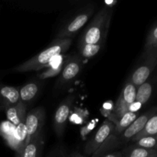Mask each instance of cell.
Returning <instances> with one entry per match:
<instances>
[{"label":"cell","mask_w":157,"mask_h":157,"mask_svg":"<svg viewBox=\"0 0 157 157\" xmlns=\"http://www.w3.org/2000/svg\"><path fill=\"white\" fill-rule=\"evenodd\" d=\"M157 66V49L144 48L141 59L127 81L136 87L147 81Z\"/></svg>","instance_id":"cell-3"},{"label":"cell","mask_w":157,"mask_h":157,"mask_svg":"<svg viewBox=\"0 0 157 157\" xmlns=\"http://www.w3.org/2000/svg\"><path fill=\"white\" fill-rule=\"evenodd\" d=\"M44 140L41 133L32 138L26 143L21 152H17L21 155V157H41L42 156Z\"/></svg>","instance_id":"cell-13"},{"label":"cell","mask_w":157,"mask_h":157,"mask_svg":"<svg viewBox=\"0 0 157 157\" xmlns=\"http://www.w3.org/2000/svg\"><path fill=\"white\" fill-rule=\"evenodd\" d=\"M45 119V110L43 107H38L32 109L26 113L25 119V127L26 136L25 144L29 140L41 133Z\"/></svg>","instance_id":"cell-7"},{"label":"cell","mask_w":157,"mask_h":157,"mask_svg":"<svg viewBox=\"0 0 157 157\" xmlns=\"http://www.w3.org/2000/svg\"><path fill=\"white\" fill-rule=\"evenodd\" d=\"M63 157H71V156H63Z\"/></svg>","instance_id":"cell-27"},{"label":"cell","mask_w":157,"mask_h":157,"mask_svg":"<svg viewBox=\"0 0 157 157\" xmlns=\"http://www.w3.org/2000/svg\"><path fill=\"white\" fill-rule=\"evenodd\" d=\"M137 87L127 81L123 87L115 105L107 119L113 124H116L127 112L129 111L131 104L136 101Z\"/></svg>","instance_id":"cell-4"},{"label":"cell","mask_w":157,"mask_h":157,"mask_svg":"<svg viewBox=\"0 0 157 157\" xmlns=\"http://www.w3.org/2000/svg\"><path fill=\"white\" fill-rule=\"evenodd\" d=\"M84 66V59L80 55H75L65 61L62 71L56 83L57 88L64 87L72 82L81 73Z\"/></svg>","instance_id":"cell-6"},{"label":"cell","mask_w":157,"mask_h":157,"mask_svg":"<svg viewBox=\"0 0 157 157\" xmlns=\"http://www.w3.org/2000/svg\"><path fill=\"white\" fill-rule=\"evenodd\" d=\"M100 157H123L122 151H111L102 155Z\"/></svg>","instance_id":"cell-23"},{"label":"cell","mask_w":157,"mask_h":157,"mask_svg":"<svg viewBox=\"0 0 157 157\" xmlns=\"http://www.w3.org/2000/svg\"><path fill=\"white\" fill-rule=\"evenodd\" d=\"M157 106L152 107L151 109L143 113L142 115L138 117L127 129L124 131V133L119 136L120 142L121 146L125 145L129 142H131L132 140L137 136L141 131L144 129L146 124L148 122L149 119L153 115V113L156 111Z\"/></svg>","instance_id":"cell-10"},{"label":"cell","mask_w":157,"mask_h":157,"mask_svg":"<svg viewBox=\"0 0 157 157\" xmlns=\"http://www.w3.org/2000/svg\"><path fill=\"white\" fill-rule=\"evenodd\" d=\"M27 108L28 107L22 103L19 102L16 105L7 107L4 110L6 112L8 121L17 127L21 124H25Z\"/></svg>","instance_id":"cell-14"},{"label":"cell","mask_w":157,"mask_h":157,"mask_svg":"<svg viewBox=\"0 0 157 157\" xmlns=\"http://www.w3.org/2000/svg\"><path fill=\"white\" fill-rule=\"evenodd\" d=\"M94 12V9L90 6L78 12L71 19L69 20L67 23L63 25V27L58 32V35H56V38L72 39V38L78 33V31L81 30L84 27V25H86L87 21L93 15Z\"/></svg>","instance_id":"cell-5"},{"label":"cell","mask_w":157,"mask_h":157,"mask_svg":"<svg viewBox=\"0 0 157 157\" xmlns=\"http://www.w3.org/2000/svg\"><path fill=\"white\" fill-rule=\"evenodd\" d=\"M71 157H84V156H83L82 155L79 154V153H75V154H74L73 156H71Z\"/></svg>","instance_id":"cell-24"},{"label":"cell","mask_w":157,"mask_h":157,"mask_svg":"<svg viewBox=\"0 0 157 157\" xmlns=\"http://www.w3.org/2000/svg\"><path fill=\"white\" fill-rule=\"evenodd\" d=\"M122 151L123 157H149L157 154L156 150H147L136 146L132 145L125 147Z\"/></svg>","instance_id":"cell-17"},{"label":"cell","mask_w":157,"mask_h":157,"mask_svg":"<svg viewBox=\"0 0 157 157\" xmlns=\"http://www.w3.org/2000/svg\"><path fill=\"white\" fill-rule=\"evenodd\" d=\"M64 63H65V61H61L59 64H55V65L52 66V67H48L44 72H42L41 74H39L38 75V78H40V80H44L46 78H52V77L58 75L62 71Z\"/></svg>","instance_id":"cell-21"},{"label":"cell","mask_w":157,"mask_h":157,"mask_svg":"<svg viewBox=\"0 0 157 157\" xmlns=\"http://www.w3.org/2000/svg\"><path fill=\"white\" fill-rule=\"evenodd\" d=\"M71 43L72 39L70 38H66V39L55 38L44 50L15 67L13 71L18 73H23V72L40 70L45 66L48 65L54 58L67 52L71 45Z\"/></svg>","instance_id":"cell-1"},{"label":"cell","mask_w":157,"mask_h":157,"mask_svg":"<svg viewBox=\"0 0 157 157\" xmlns=\"http://www.w3.org/2000/svg\"><path fill=\"white\" fill-rule=\"evenodd\" d=\"M105 41L99 42L98 44H78V49L80 52V56L84 59V58H91L94 57L95 55L99 53L101 50L102 47L104 46Z\"/></svg>","instance_id":"cell-18"},{"label":"cell","mask_w":157,"mask_h":157,"mask_svg":"<svg viewBox=\"0 0 157 157\" xmlns=\"http://www.w3.org/2000/svg\"><path fill=\"white\" fill-rule=\"evenodd\" d=\"M112 15L113 6L108 4L103 6L84 30L78 44H93L105 41Z\"/></svg>","instance_id":"cell-2"},{"label":"cell","mask_w":157,"mask_h":157,"mask_svg":"<svg viewBox=\"0 0 157 157\" xmlns=\"http://www.w3.org/2000/svg\"><path fill=\"white\" fill-rule=\"evenodd\" d=\"M41 87L42 85L40 81H29L27 84H24L19 89L20 102L27 107H29L40 93Z\"/></svg>","instance_id":"cell-12"},{"label":"cell","mask_w":157,"mask_h":157,"mask_svg":"<svg viewBox=\"0 0 157 157\" xmlns=\"http://www.w3.org/2000/svg\"><path fill=\"white\" fill-rule=\"evenodd\" d=\"M153 89H154V84L153 81L152 80L148 79L137 87L135 102L139 103L142 106L147 104L151 98L153 93Z\"/></svg>","instance_id":"cell-15"},{"label":"cell","mask_w":157,"mask_h":157,"mask_svg":"<svg viewBox=\"0 0 157 157\" xmlns=\"http://www.w3.org/2000/svg\"><path fill=\"white\" fill-rule=\"evenodd\" d=\"M75 101V94L68 95L61 101L55 111L53 118V127L55 133L59 137L62 136L64 134L65 127L67 126V119Z\"/></svg>","instance_id":"cell-8"},{"label":"cell","mask_w":157,"mask_h":157,"mask_svg":"<svg viewBox=\"0 0 157 157\" xmlns=\"http://www.w3.org/2000/svg\"><path fill=\"white\" fill-rule=\"evenodd\" d=\"M19 89L13 86L0 85V110L20 102Z\"/></svg>","instance_id":"cell-11"},{"label":"cell","mask_w":157,"mask_h":157,"mask_svg":"<svg viewBox=\"0 0 157 157\" xmlns=\"http://www.w3.org/2000/svg\"><path fill=\"white\" fill-rule=\"evenodd\" d=\"M149 157H157V154L153 155V156H149Z\"/></svg>","instance_id":"cell-26"},{"label":"cell","mask_w":157,"mask_h":157,"mask_svg":"<svg viewBox=\"0 0 157 157\" xmlns=\"http://www.w3.org/2000/svg\"><path fill=\"white\" fill-rule=\"evenodd\" d=\"M139 117L138 112L128 111L115 124V129L113 133L117 136H121L124 130Z\"/></svg>","instance_id":"cell-16"},{"label":"cell","mask_w":157,"mask_h":157,"mask_svg":"<svg viewBox=\"0 0 157 157\" xmlns=\"http://www.w3.org/2000/svg\"><path fill=\"white\" fill-rule=\"evenodd\" d=\"M156 135H157V110L153 113V116L149 119L148 122L147 123L144 130L137 136H135L132 140L131 142H134V141L140 139L142 137H144V136H156Z\"/></svg>","instance_id":"cell-19"},{"label":"cell","mask_w":157,"mask_h":157,"mask_svg":"<svg viewBox=\"0 0 157 157\" xmlns=\"http://www.w3.org/2000/svg\"><path fill=\"white\" fill-rule=\"evenodd\" d=\"M133 144L136 147L147 149V150H157V135L144 136L133 142Z\"/></svg>","instance_id":"cell-20"},{"label":"cell","mask_w":157,"mask_h":157,"mask_svg":"<svg viewBox=\"0 0 157 157\" xmlns=\"http://www.w3.org/2000/svg\"><path fill=\"white\" fill-rule=\"evenodd\" d=\"M15 157H21V155L19 153H17L16 152V153H15Z\"/></svg>","instance_id":"cell-25"},{"label":"cell","mask_w":157,"mask_h":157,"mask_svg":"<svg viewBox=\"0 0 157 157\" xmlns=\"http://www.w3.org/2000/svg\"><path fill=\"white\" fill-rule=\"evenodd\" d=\"M144 48L157 49V23L152 27L149 32Z\"/></svg>","instance_id":"cell-22"},{"label":"cell","mask_w":157,"mask_h":157,"mask_svg":"<svg viewBox=\"0 0 157 157\" xmlns=\"http://www.w3.org/2000/svg\"><path fill=\"white\" fill-rule=\"evenodd\" d=\"M114 129L115 124L108 119L105 120L93 137L86 144L84 147V152L86 154L92 156L94 153H96L111 136L114 131Z\"/></svg>","instance_id":"cell-9"}]
</instances>
